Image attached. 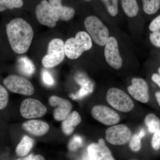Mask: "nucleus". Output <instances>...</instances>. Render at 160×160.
Listing matches in <instances>:
<instances>
[{
	"label": "nucleus",
	"instance_id": "obj_16",
	"mask_svg": "<svg viewBox=\"0 0 160 160\" xmlns=\"http://www.w3.org/2000/svg\"><path fill=\"white\" fill-rule=\"evenodd\" d=\"M102 2L109 15L110 26H115L122 19V9L120 0H101Z\"/></svg>",
	"mask_w": 160,
	"mask_h": 160
},
{
	"label": "nucleus",
	"instance_id": "obj_38",
	"mask_svg": "<svg viewBox=\"0 0 160 160\" xmlns=\"http://www.w3.org/2000/svg\"><path fill=\"white\" fill-rule=\"evenodd\" d=\"M86 1H90V0H86Z\"/></svg>",
	"mask_w": 160,
	"mask_h": 160
},
{
	"label": "nucleus",
	"instance_id": "obj_19",
	"mask_svg": "<svg viewBox=\"0 0 160 160\" xmlns=\"http://www.w3.org/2000/svg\"><path fill=\"white\" fill-rule=\"evenodd\" d=\"M49 3L60 19L69 21L74 16V9L69 6H63L62 0H49Z\"/></svg>",
	"mask_w": 160,
	"mask_h": 160
},
{
	"label": "nucleus",
	"instance_id": "obj_21",
	"mask_svg": "<svg viewBox=\"0 0 160 160\" xmlns=\"http://www.w3.org/2000/svg\"><path fill=\"white\" fill-rule=\"evenodd\" d=\"M145 19L157 13L160 9V0H139Z\"/></svg>",
	"mask_w": 160,
	"mask_h": 160
},
{
	"label": "nucleus",
	"instance_id": "obj_5",
	"mask_svg": "<svg viewBox=\"0 0 160 160\" xmlns=\"http://www.w3.org/2000/svg\"><path fill=\"white\" fill-rule=\"evenodd\" d=\"M92 42L91 37L87 32H78L75 38L68 39L65 43L66 56L70 59L78 58L84 52L92 49Z\"/></svg>",
	"mask_w": 160,
	"mask_h": 160
},
{
	"label": "nucleus",
	"instance_id": "obj_36",
	"mask_svg": "<svg viewBox=\"0 0 160 160\" xmlns=\"http://www.w3.org/2000/svg\"><path fill=\"white\" fill-rule=\"evenodd\" d=\"M82 160H91L90 158L89 157L88 154L87 155L85 156L83 158Z\"/></svg>",
	"mask_w": 160,
	"mask_h": 160
},
{
	"label": "nucleus",
	"instance_id": "obj_10",
	"mask_svg": "<svg viewBox=\"0 0 160 160\" xmlns=\"http://www.w3.org/2000/svg\"><path fill=\"white\" fill-rule=\"evenodd\" d=\"M37 19L40 24L50 28L54 27L60 19L50 4L46 0H42L36 8Z\"/></svg>",
	"mask_w": 160,
	"mask_h": 160
},
{
	"label": "nucleus",
	"instance_id": "obj_14",
	"mask_svg": "<svg viewBox=\"0 0 160 160\" xmlns=\"http://www.w3.org/2000/svg\"><path fill=\"white\" fill-rule=\"evenodd\" d=\"M50 106L57 108L53 112V117L55 120L57 121H63L70 113L72 105L68 100L56 96L50 97L49 99Z\"/></svg>",
	"mask_w": 160,
	"mask_h": 160
},
{
	"label": "nucleus",
	"instance_id": "obj_27",
	"mask_svg": "<svg viewBox=\"0 0 160 160\" xmlns=\"http://www.w3.org/2000/svg\"><path fill=\"white\" fill-rule=\"evenodd\" d=\"M8 102V93L3 86H0V109H4Z\"/></svg>",
	"mask_w": 160,
	"mask_h": 160
},
{
	"label": "nucleus",
	"instance_id": "obj_15",
	"mask_svg": "<svg viewBox=\"0 0 160 160\" xmlns=\"http://www.w3.org/2000/svg\"><path fill=\"white\" fill-rule=\"evenodd\" d=\"M87 152L91 160H115L102 138H100L98 143L90 144Z\"/></svg>",
	"mask_w": 160,
	"mask_h": 160
},
{
	"label": "nucleus",
	"instance_id": "obj_1",
	"mask_svg": "<svg viewBox=\"0 0 160 160\" xmlns=\"http://www.w3.org/2000/svg\"><path fill=\"white\" fill-rule=\"evenodd\" d=\"M110 36L104 47L107 65L115 70L122 68L127 61H137L131 40L115 26H110Z\"/></svg>",
	"mask_w": 160,
	"mask_h": 160
},
{
	"label": "nucleus",
	"instance_id": "obj_25",
	"mask_svg": "<svg viewBox=\"0 0 160 160\" xmlns=\"http://www.w3.org/2000/svg\"><path fill=\"white\" fill-rule=\"evenodd\" d=\"M22 0H0V11L6 9L20 8L22 6Z\"/></svg>",
	"mask_w": 160,
	"mask_h": 160
},
{
	"label": "nucleus",
	"instance_id": "obj_18",
	"mask_svg": "<svg viewBox=\"0 0 160 160\" xmlns=\"http://www.w3.org/2000/svg\"><path fill=\"white\" fill-rule=\"evenodd\" d=\"M148 29L149 42L156 48H160V14L151 20Z\"/></svg>",
	"mask_w": 160,
	"mask_h": 160
},
{
	"label": "nucleus",
	"instance_id": "obj_4",
	"mask_svg": "<svg viewBox=\"0 0 160 160\" xmlns=\"http://www.w3.org/2000/svg\"><path fill=\"white\" fill-rule=\"evenodd\" d=\"M84 24L92 42L104 48L110 36V25L108 27L101 19L94 15L87 17L84 20Z\"/></svg>",
	"mask_w": 160,
	"mask_h": 160
},
{
	"label": "nucleus",
	"instance_id": "obj_12",
	"mask_svg": "<svg viewBox=\"0 0 160 160\" xmlns=\"http://www.w3.org/2000/svg\"><path fill=\"white\" fill-rule=\"evenodd\" d=\"M91 114L93 118L106 126L115 125L120 121L117 112L103 105L94 106L92 109Z\"/></svg>",
	"mask_w": 160,
	"mask_h": 160
},
{
	"label": "nucleus",
	"instance_id": "obj_30",
	"mask_svg": "<svg viewBox=\"0 0 160 160\" xmlns=\"http://www.w3.org/2000/svg\"><path fill=\"white\" fill-rule=\"evenodd\" d=\"M43 82L48 86H52L54 84V80L51 74L46 70H44L42 74Z\"/></svg>",
	"mask_w": 160,
	"mask_h": 160
},
{
	"label": "nucleus",
	"instance_id": "obj_22",
	"mask_svg": "<svg viewBox=\"0 0 160 160\" xmlns=\"http://www.w3.org/2000/svg\"><path fill=\"white\" fill-rule=\"evenodd\" d=\"M34 141L27 136H25L16 148V153L18 157L25 156L29 153L33 147Z\"/></svg>",
	"mask_w": 160,
	"mask_h": 160
},
{
	"label": "nucleus",
	"instance_id": "obj_2",
	"mask_svg": "<svg viewBox=\"0 0 160 160\" xmlns=\"http://www.w3.org/2000/svg\"><path fill=\"white\" fill-rule=\"evenodd\" d=\"M6 33L12 49L18 54L28 51L34 35L30 25L21 18L10 21L6 27Z\"/></svg>",
	"mask_w": 160,
	"mask_h": 160
},
{
	"label": "nucleus",
	"instance_id": "obj_8",
	"mask_svg": "<svg viewBox=\"0 0 160 160\" xmlns=\"http://www.w3.org/2000/svg\"><path fill=\"white\" fill-rule=\"evenodd\" d=\"M6 88L12 92L30 96L34 93V87L32 83L26 78L19 76L10 75L3 81Z\"/></svg>",
	"mask_w": 160,
	"mask_h": 160
},
{
	"label": "nucleus",
	"instance_id": "obj_9",
	"mask_svg": "<svg viewBox=\"0 0 160 160\" xmlns=\"http://www.w3.org/2000/svg\"><path fill=\"white\" fill-rule=\"evenodd\" d=\"M131 135V130L124 124L112 126L106 131V141L113 145H124L129 142Z\"/></svg>",
	"mask_w": 160,
	"mask_h": 160
},
{
	"label": "nucleus",
	"instance_id": "obj_26",
	"mask_svg": "<svg viewBox=\"0 0 160 160\" xmlns=\"http://www.w3.org/2000/svg\"><path fill=\"white\" fill-rule=\"evenodd\" d=\"M142 138L139 134H135L132 137L129 143V147L132 151L137 152L141 149Z\"/></svg>",
	"mask_w": 160,
	"mask_h": 160
},
{
	"label": "nucleus",
	"instance_id": "obj_28",
	"mask_svg": "<svg viewBox=\"0 0 160 160\" xmlns=\"http://www.w3.org/2000/svg\"><path fill=\"white\" fill-rule=\"evenodd\" d=\"M151 146L154 150L160 149V128L154 132L152 138Z\"/></svg>",
	"mask_w": 160,
	"mask_h": 160
},
{
	"label": "nucleus",
	"instance_id": "obj_31",
	"mask_svg": "<svg viewBox=\"0 0 160 160\" xmlns=\"http://www.w3.org/2000/svg\"><path fill=\"white\" fill-rule=\"evenodd\" d=\"M151 80L160 88V74L158 73H153L151 76Z\"/></svg>",
	"mask_w": 160,
	"mask_h": 160
},
{
	"label": "nucleus",
	"instance_id": "obj_23",
	"mask_svg": "<svg viewBox=\"0 0 160 160\" xmlns=\"http://www.w3.org/2000/svg\"><path fill=\"white\" fill-rule=\"evenodd\" d=\"M18 67L20 72L26 76H31L34 73L35 70V67L33 63L31 60L26 57H21L18 59Z\"/></svg>",
	"mask_w": 160,
	"mask_h": 160
},
{
	"label": "nucleus",
	"instance_id": "obj_34",
	"mask_svg": "<svg viewBox=\"0 0 160 160\" xmlns=\"http://www.w3.org/2000/svg\"><path fill=\"white\" fill-rule=\"evenodd\" d=\"M33 160H45L44 158L40 155H37L34 156Z\"/></svg>",
	"mask_w": 160,
	"mask_h": 160
},
{
	"label": "nucleus",
	"instance_id": "obj_13",
	"mask_svg": "<svg viewBox=\"0 0 160 160\" xmlns=\"http://www.w3.org/2000/svg\"><path fill=\"white\" fill-rule=\"evenodd\" d=\"M131 83L127 88L129 94L141 102H148L149 99V88L147 82L142 78H133L131 80Z\"/></svg>",
	"mask_w": 160,
	"mask_h": 160
},
{
	"label": "nucleus",
	"instance_id": "obj_29",
	"mask_svg": "<svg viewBox=\"0 0 160 160\" xmlns=\"http://www.w3.org/2000/svg\"><path fill=\"white\" fill-rule=\"evenodd\" d=\"M82 144V140L80 137L75 136L69 142V148L72 151L76 150L78 148L81 146Z\"/></svg>",
	"mask_w": 160,
	"mask_h": 160
},
{
	"label": "nucleus",
	"instance_id": "obj_11",
	"mask_svg": "<svg viewBox=\"0 0 160 160\" xmlns=\"http://www.w3.org/2000/svg\"><path fill=\"white\" fill-rule=\"evenodd\" d=\"M47 108L39 100L28 98L22 102L20 113L23 118L32 119L42 117L47 112Z\"/></svg>",
	"mask_w": 160,
	"mask_h": 160
},
{
	"label": "nucleus",
	"instance_id": "obj_24",
	"mask_svg": "<svg viewBox=\"0 0 160 160\" xmlns=\"http://www.w3.org/2000/svg\"><path fill=\"white\" fill-rule=\"evenodd\" d=\"M145 123L151 133H154L160 128V119L153 113H149L146 116Z\"/></svg>",
	"mask_w": 160,
	"mask_h": 160
},
{
	"label": "nucleus",
	"instance_id": "obj_33",
	"mask_svg": "<svg viewBox=\"0 0 160 160\" xmlns=\"http://www.w3.org/2000/svg\"><path fill=\"white\" fill-rule=\"evenodd\" d=\"M155 95L156 98L160 106V92H157Z\"/></svg>",
	"mask_w": 160,
	"mask_h": 160
},
{
	"label": "nucleus",
	"instance_id": "obj_35",
	"mask_svg": "<svg viewBox=\"0 0 160 160\" xmlns=\"http://www.w3.org/2000/svg\"><path fill=\"white\" fill-rule=\"evenodd\" d=\"M138 134L141 138H142L145 136V131L143 129H142Z\"/></svg>",
	"mask_w": 160,
	"mask_h": 160
},
{
	"label": "nucleus",
	"instance_id": "obj_37",
	"mask_svg": "<svg viewBox=\"0 0 160 160\" xmlns=\"http://www.w3.org/2000/svg\"><path fill=\"white\" fill-rule=\"evenodd\" d=\"M158 73L160 74V66L158 67Z\"/></svg>",
	"mask_w": 160,
	"mask_h": 160
},
{
	"label": "nucleus",
	"instance_id": "obj_6",
	"mask_svg": "<svg viewBox=\"0 0 160 160\" xmlns=\"http://www.w3.org/2000/svg\"><path fill=\"white\" fill-rule=\"evenodd\" d=\"M106 100L115 109L122 112H129L134 107V103L129 96L122 89L115 87L108 90Z\"/></svg>",
	"mask_w": 160,
	"mask_h": 160
},
{
	"label": "nucleus",
	"instance_id": "obj_32",
	"mask_svg": "<svg viewBox=\"0 0 160 160\" xmlns=\"http://www.w3.org/2000/svg\"><path fill=\"white\" fill-rule=\"evenodd\" d=\"M34 157L33 156V155L30 154L29 155L27 156V157L24 158L23 159H19L18 160H33Z\"/></svg>",
	"mask_w": 160,
	"mask_h": 160
},
{
	"label": "nucleus",
	"instance_id": "obj_7",
	"mask_svg": "<svg viewBox=\"0 0 160 160\" xmlns=\"http://www.w3.org/2000/svg\"><path fill=\"white\" fill-rule=\"evenodd\" d=\"M65 44L60 39H53L48 46V53L42 60L43 66L46 68H53L62 62L65 58Z\"/></svg>",
	"mask_w": 160,
	"mask_h": 160
},
{
	"label": "nucleus",
	"instance_id": "obj_20",
	"mask_svg": "<svg viewBox=\"0 0 160 160\" xmlns=\"http://www.w3.org/2000/svg\"><path fill=\"white\" fill-rule=\"evenodd\" d=\"M81 118L78 112L73 111L62 123V128L63 132L66 135H70L74 131L75 127L81 123Z\"/></svg>",
	"mask_w": 160,
	"mask_h": 160
},
{
	"label": "nucleus",
	"instance_id": "obj_3",
	"mask_svg": "<svg viewBox=\"0 0 160 160\" xmlns=\"http://www.w3.org/2000/svg\"><path fill=\"white\" fill-rule=\"evenodd\" d=\"M123 16L128 21L129 29L133 39L137 40L142 35L146 20L139 0H120Z\"/></svg>",
	"mask_w": 160,
	"mask_h": 160
},
{
	"label": "nucleus",
	"instance_id": "obj_17",
	"mask_svg": "<svg viewBox=\"0 0 160 160\" xmlns=\"http://www.w3.org/2000/svg\"><path fill=\"white\" fill-rule=\"evenodd\" d=\"M23 129L29 133L35 136L44 135L49 130V126L47 123L40 120H32L23 123Z\"/></svg>",
	"mask_w": 160,
	"mask_h": 160
}]
</instances>
